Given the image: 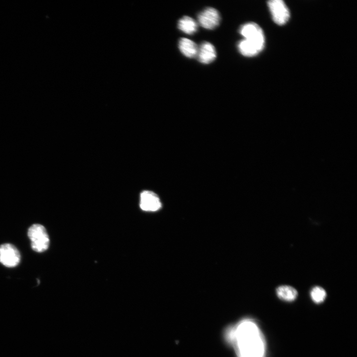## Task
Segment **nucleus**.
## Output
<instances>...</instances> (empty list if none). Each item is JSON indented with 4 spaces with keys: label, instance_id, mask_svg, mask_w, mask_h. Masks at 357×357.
Instances as JSON below:
<instances>
[{
    "label": "nucleus",
    "instance_id": "11",
    "mask_svg": "<svg viewBox=\"0 0 357 357\" xmlns=\"http://www.w3.org/2000/svg\"><path fill=\"white\" fill-rule=\"evenodd\" d=\"M276 294L279 299L287 302L294 301L298 296L297 290L294 288L287 285L278 287Z\"/></svg>",
    "mask_w": 357,
    "mask_h": 357
},
{
    "label": "nucleus",
    "instance_id": "4",
    "mask_svg": "<svg viewBox=\"0 0 357 357\" xmlns=\"http://www.w3.org/2000/svg\"><path fill=\"white\" fill-rule=\"evenodd\" d=\"M21 255L17 248L11 244L0 246V263L7 268H14L20 263Z\"/></svg>",
    "mask_w": 357,
    "mask_h": 357
},
{
    "label": "nucleus",
    "instance_id": "3",
    "mask_svg": "<svg viewBox=\"0 0 357 357\" xmlns=\"http://www.w3.org/2000/svg\"><path fill=\"white\" fill-rule=\"evenodd\" d=\"M239 33L244 37V40L263 50L265 38L262 29L258 25L254 23L245 24L241 26Z\"/></svg>",
    "mask_w": 357,
    "mask_h": 357
},
{
    "label": "nucleus",
    "instance_id": "6",
    "mask_svg": "<svg viewBox=\"0 0 357 357\" xmlns=\"http://www.w3.org/2000/svg\"><path fill=\"white\" fill-rule=\"evenodd\" d=\"M198 20L202 27L212 30L220 25L221 16L219 11L216 9L208 8L199 14Z\"/></svg>",
    "mask_w": 357,
    "mask_h": 357
},
{
    "label": "nucleus",
    "instance_id": "12",
    "mask_svg": "<svg viewBox=\"0 0 357 357\" xmlns=\"http://www.w3.org/2000/svg\"><path fill=\"white\" fill-rule=\"evenodd\" d=\"M238 48L239 52L246 57H253L257 55L262 51L255 45L249 43L245 40L239 42Z\"/></svg>",
    "mask_w": 357,
    "mask_h": 357
},
{
    "label": "nucleus",
    "instance_id": "9",
    "mask_svg": "<svg viewBox=\"0 0 357 357\" xmlns=\"http://www.w3.org/2000/svg\"><path fill=\"white\" fill-rule=\"evenodd\" d=\"M178 48L186 57L193 58L197 56L198 48L192 41L186 38L181 39L178 42Z\"/></svg>",
    "mask_w": 357,
    "mask_h": 357
},
{
    "label": "nucleus",
    "instance_id": "7",
    "mask_svg": "<svg viewBox=\"0 0 357 357\" xmlns=\"http://www.w3.org/2000/svg\"><path fill=\"white\" fill-rule=\"evenodd\" d=\"M140 209L147 212H155L162 208L160 200L155 193L150 191H144L140 195Z\"/></svg>",
    "mask_w": 357,
    "mask_h": 357
},
{
    "label": "nucleus",
    "instance_id": "5",
    "mask_svg": "<svg viewBox=\"0 0 357 357\" xmlns=\"http://www.w3.org/2000/svg\"><path fill=\"white\" fill-rule=\"evenodd\" d=\"M268 6L276 24L282 26L286 24L290 18V12L282 0H271L268 2Z\"/></svg>",
    "mask_w": 357,
    "mask_h": 357
},
{
    "label": "nucleus",
    "instance_id": "13",
    "mask_svg": "<svg viewBox=\"0 0 357 357\" xmlns=\"http://www.w3.org/2000/svg\"><path fill=\"white\" fill-rule=\"evenodd\" d=\"M311 296L314 303L320 304L325 300L326 297V293L322 288L316 286L312 290Z\"/></svg>",
    "mask_w": 357,
    "mask_h": 357
},
{
    "label": "nucleus",
    "instance_id": "2",
    "mask_svg": "<svg viewBox=\"0 0 357 357\" xmlns=\"http://www.w3.org/2000/svg\"><path fill=\"white\" fill-rule=\"evenodd\" d=\"M28 236L34 251L41 253L48 250L50 239L45 226L40 224L33 225L29 229Z\"/></svg>",
    "mask_w": 357,
    "mask_h": 357
},
{
    "label": "nucleus",
    "instance_id": "1",
    "mask_svg": "<svg viewBox=\"0 0 357 357\" xmlns=\"http://www.w3.org/2000/svg\"><path fill=\"white\" fill-rule=\"evenodd\" d=\"M226 334L238 357H266L265 339L254 320H242L229 328Z\"/></svg>",
    "mask_w": 357,
    "mask_h": 357
},
{
    "label": "nucleus",
    "instance_id": "10",
    "mask_svg": "<svg viewBox=\"0 0 357 357\" xmlns=\"http://www.w3.org/2000/svg\"><path fill=\"white\" fill-rule=\"evenodd\" d=\"M178 27L186 34L192 35L197 32L198 25L193 19L188 16H185L178 21Z\"/></svg>",
    "mask_w": 357,
    "mask_h": 357
},
{
    "label": "nucleus",
    "instance_id": "8",
    "mask_svg": "<svg viewBox=\"0 0 357 357\" xmlns=\"http://www.w3.org/2000/svg\"><path fill=\"white\" fill-rule=\"evenodd\" d=\"M197 57L202 64H209L217 58V51L215 46L208 42L203 43L198 49Z\"/></svg>",
    "mask_w": 357,
    "mask_h": 357
}]
</instances>
